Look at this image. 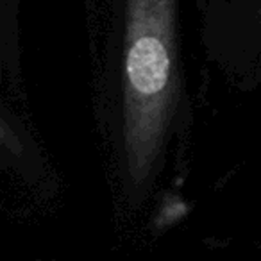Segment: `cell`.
<instances>
[{
  "label": "cell",
  "mask_w": 261,
  "mask_h": 261,
  "mask_svg": "<svg viewBox=\"0 0 261 261\" xmlns=\"http://www.w3.org/2000/svg\"><path fill=\"white\" fill-rule=\"evenodd\" d=\"M179 0H109L98 123L113 192L127 213L147 204L188 125Z\"/></svg>",
  "instance_id": "1"
},
{
  "label": "cell",
  "mask_w": 261,
  "mask_h": 261,
  "mask_svg": "<svg viewBox=\"0 0 261 261\" xmlns=\"http://www.w3.org/2000/svg\"><path fill=\"white\" fill-rule=\"evenodd\" d=\"M204 61L229 86L261 84V0H195Z\"/></svg>",
  "instance_id": "2"
}]
</instances>
